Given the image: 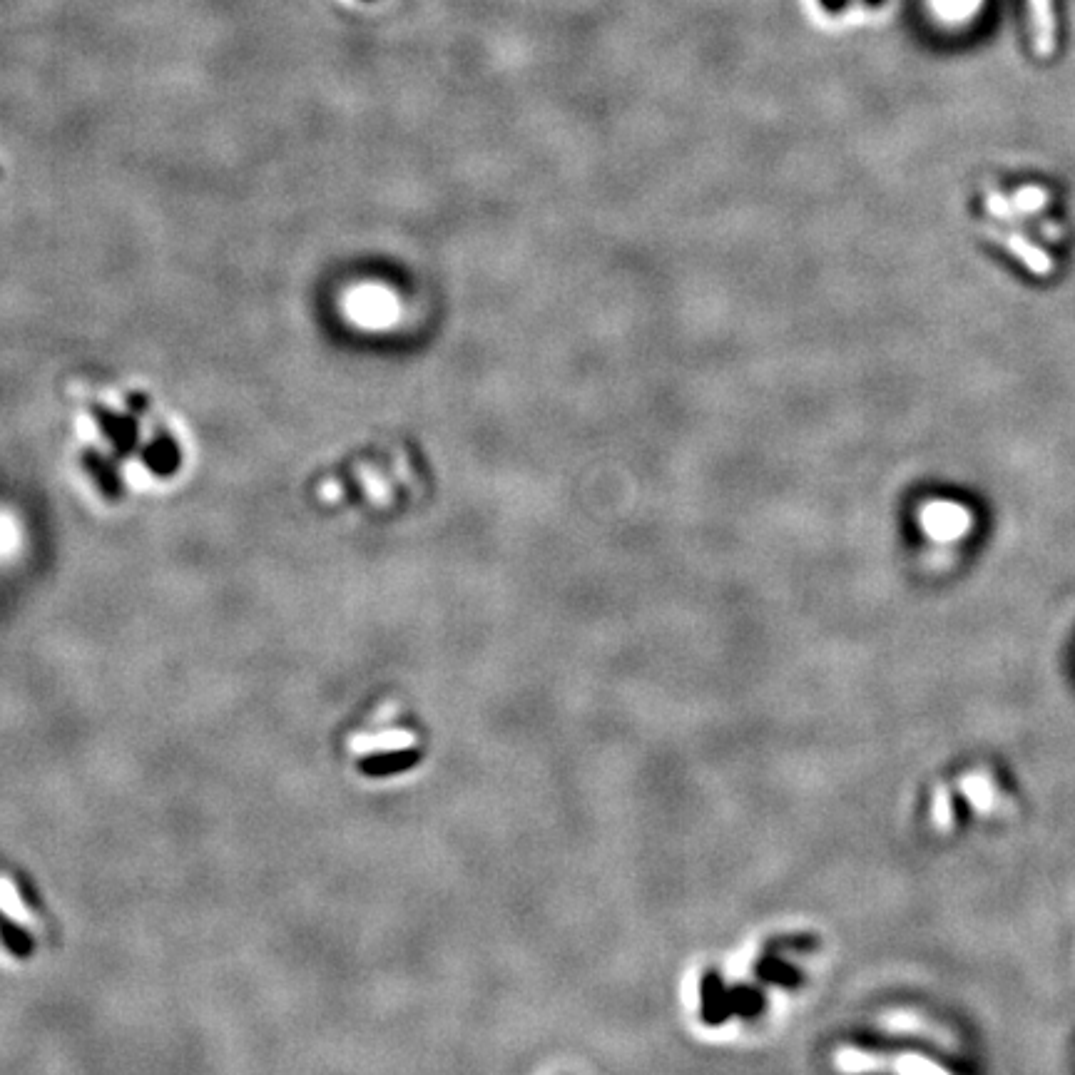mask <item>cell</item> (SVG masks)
I'll list each match as a JSON object with an SVG mask.
<instances>
[{
  "label": "cell",
  "instance_id": "3957f363",
  "mask_svg": "<svg viewBox=\"0 0 1075 1075\" xmlns=\"http://www.w3.org/2000/svg\"><path fill=\"white\" fill-rule=\"evenodd\" d=\"M1031 10L1033 48L1041 55H1051L1056 50V18H1053L1051 0H1028Z\"/></svg>",
  "mask_w": 1075,
  "mask_h": 1075
},
{
  "label": "cell",
  "instance_id": "7a4b0ae2",
  "mask_svg": "<svg viewBox=\"0 0 1075 1075\" xmlns=\"http://www.w3.org/2000/svg\"><path fill=\"white\" fill-rule=\"evenodd\" d=\"M988 234H991L996 242H1001L1003 247L1008 249L1011 254H1016L1018 259H1021L1023 264H1026L1031 272L1036 274H1048L1051 272V259H1048V254L1043 252L1041 247H1036V244L1028 242L1026 237H1021V234H1008V232H998V229H988Z\"/></svg>",
  "mask_w": 1075,
  "mask_h": 1075
},
{
  "label": "cell",
  "instance_id": "5b68a950",
  "mask_svg": "<svg viewBox=\"0 0 1075 1075\" xmlns=\"http://www.w3.org/2000/svg\"><path fill=\"white\" fill-rule=\"evenodd\" d=\"M0 909H3L13 921L23 924L25 929H35V926H38V921H35L33 914H30L23 896L18 894V889H15V884L8 879V876H0Z\"/></svg>",
  "mask_w": 1075,
  "mask_h": 1075
},
{
  "label": "cell",
  "instance_id": "9c48e42d",
  "mask_svg": "<svg viewBox=\"0 0 1075 1075\" xmlns=\"http://www.w3.org/2000/svg\"><path fill=\"white\" fill-rule=\"evenodd\" d=\"M869 3H871V5H874V3H881V0H869Z\"/></svg>",
  "mask_w": 1075,
  "mask_h": 1075
},
{
  "label": "cell",
  "instance_id": "277c9868",
  "mask_svg": "<svg viewBox=\"0 0 1075 1075\" xmlns=\"http://www.w3.org/2000/svg\"><path fill=\"white\" fill-rule=\"evenodd\" d=\"M180 458H182L180 446H177L175 438L167 436V433L157 436L155 441L145 448V453H142V461L147 463V468H152V471L160 473V476H170V473H175L177 466H180Z\"/></svg>",
  "mask_w": 1075,
  "mask_h": 1075
},
{
  "label": "cell",
  "instance_id": "8992f818",
  "mask_svg": "<svg viewBox=\"0 0 1075 1075\" xmlns=\"http://www.w3.org/2000/svg\"><path fill=\"white\" fill-rule=\"evenodd\" d=\"M83 463H85V468H88V471L93 473L95 483H98V486L103 488L105 496H108L110 501H115L117 493H120V483H117L115 473H112V468L108 466V463H105L103 458L95 456L93 451H85Z\"/></svg>",
  "mask_w": 1075,
  "mask_h": 1075
},
{
  "label": "cell",
  "instance_id": "ba28073f",
  "mask_svg": "<svg viewBox=\"0 0 1075 1075\" xmlns=\"http://www.w3.org/2000/svg\"><path fill=\"white\" fill-rule=\"evenodd\" d=\"M986 205H988V210L996 212V215H1001V217H1011V215H1013V207L1008 205V202L1003 200L1001 195H993V192H991V195H988Z\"/></svg>",
  "mask_w": 1075,
  "mask_h": 1075
},
{
  "label": "cell",
  "instance_id": "6da1fadb",
  "mask_svg": "<svg viewBox=\"0 0 1075 1075\" xmlns=\"http://www.w3.org/2000/svg\"><path fill=\"white\" fill-rule=\"evenodd\" d=\"M93 416L100 429L105 431V436L115 443V451L120 453V456H127V453L137 446L140 424H137L135 416H117L112 414L110 409H105V406H93Z\"/></svg>",
  "mask_w": 1075,
  "mask_h": 1075
},
{
  "label": "cell",
  "instance_id": "52a82bcc",
  "mask_svg": "<svg viewBox=\"0 0 1075 1075\" xmlns=\"http://www.w3.org/2000/svg\"><path fill=\"white\" fill-rule=\"evenodd\" d=\"M414 745V737L409 735V732H386V735H379V737H369V740H356L354 745H351V750L354 752H384V750H396V747H409Z\"/></svg>",
  "mask_w": 1075,
  "mask_h": 1075
}]
</instances>
